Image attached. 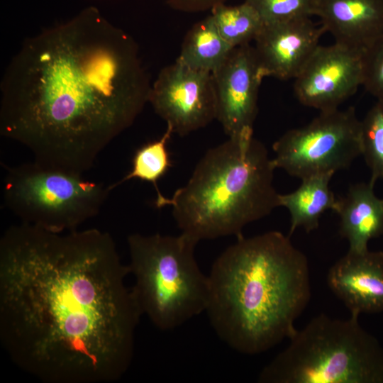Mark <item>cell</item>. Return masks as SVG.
Segmentation results:
<instances>
[{"label":"cell","instance_id":"1","mask_svg":"<svg viewBox=\"0 0 383 383\" xmlns=\"http://www.w3.org/2000/svg\"><path fill=\"white\" fill-rule=\"evenodd\" d=\"M111 235L21 223L0 240V340L45 383H112L128 370L143 315Z\"/></svg>","mask_w":383,"mask_h":383},{"label":"cell","instance_id":"2","mask_svg":"<svg viewBox=\"0 0 383 383\" xmlns=\"http://www.w3.org/2000/svg\"><path fill=\"white\" fill-rule=\"evenodd\" d=\"M152 84L134 39L95 7L25 40L1 83V135L83 174L129 128Z\"/></svg>","mask_w":383,"mask_h":383},{"label":"cell","instance_id":"3","mask_svg":"<svg viewBox=\"0 0 383 383\" xmlns=\"http://www.w3.org/2000/svg\"><path fill=\"white\" fill-rule=\"evenodd\" d=\"M208 276L205 311L211 325L245 355L267 351L294 335L311 296L306 256L277 231L238 237Z\"/></svg>","mask_w":383,"mask_h":383},{"label":"cell","instance_id":"4","mask_svg":"<svg viewBox=\"0 0 383 383\" xmlns=\"http://www.w3.org/2000/svg\"><path fill=\"white\" fill-rule=\"evenodd\" d=\"M275 169L253 135L228 138L205 153L184 186L171 198L157 197L155 204L171 206L182 233L198 242L238 238L245 226L279 206Z\"/></svg>","mask_w":383,"mask_h":383},{"label":"cell","instance_id":"5","mask_svg":"<svg viewBox=\"0 0 383 383\" xmlns=\"http://www.w3.org/2000/svg\"><path fill=\"white\" fill-rule=\"evenodd\" d=\"M260 372L261 383H383V346L359 316L321 313Z\"/></svg>","mask_w":383,"mask_h":383},{"label":"cell","instance_id":"6","mask_svg":"<svg viewBox=\"0 0 383 383\" xmlns=\"http://www.w3.org/2000/svg\"><path fill=\"white\" fill-rule=\"evenodd\" d=\"M197 243L182 233L127 238L134 296L142 314L160 330L174 329L206 310L209 281L195 258Z\"/></svg>","mask_w":383,"mask_h":383},{"label":"cell","instance_id":"7","mask_svg":"<svg viewBox=\"0 0 383 383\" xmlns=\"http://www.w3.org/2000/svg\"><path fill=\"white\" fill-rule=\"evenodd\" d=\"M110 192L109 186L83 174L33 161L6 170L3 199L21 223L62 233L97 215Z\"/></svg>","mask_w":383,"mask_h":383},{"label":"cell","instance_id":"8","mask_svg":"<svg viewBox=\"0 0 383 383\" xmlns=\"http://www.w3.org/2000/svg\"><path fill=\"white\" fill-rule=\"evenodd\" d=\"M276 168L301 179L348 169L361 155V121L354 107L321 111L273 145Z\"/></svg>","mask_w":383,"mask_h":383},{"label":"cell","instance_id":"9","mask_svg":"<svg viewBox=\"0 0 383 383\" xmlns=\"http://www.w3.org/2000/svg\"><path fill=\"white\" fill-rule=\"evenodd\" d=\"M148 102L179 135H187L216 119L212 74L177 60L161 70L152 84Z\"/></svg>","mask_w":383,"mask_h":383},{"label":"cell","instance_id":"10","mask_svg":"<svg viewBox=\"0 0 383 383\" xmlns=\"http://www.w3.org/2000/svg\"><path fill=\"white\" fill-rule=\"evenodd\" d=\"M362 52L336 43L319 45L294 79L296 98L320 112L339 109L362 86Z\"/></svg>","mask_w":383,"mask_h":383},{"label":"cell","instance_id":"11","mask_svg":"<svg viewBox=\"0 0 383 383\" xmlns=\"http://www.w3.org/2000/svg\"><path fill=\"white\" fill-rule=\"evenodd\" d=\"M216 119L231 137L253 135L260 87L265 77L253 45L234 48L212 73Z\"/></svg>","mask_w":383,"mask_h":383},{"label":"cell","instance_id":"12","mask_svg":"<svg viewBox=\"0 0 383 383\" xmlns=\"http://www.w3.org/2000/svg\"><path fill=\"white\" fill-rule=\"evenodd\" d=\"M325 32L311 18L264 24L253 45L264 76L294 79Z\"/></svg>","mask_w":383,"mask_h":383},{"label":"cell","instance_id":"13","mask_svg":"<svg viewBox=\"0 0 383 383\" xmlns=\"http://www.w3.org/2000/svg\"><path fill=\"white\" fill-rule=\"evenodd\" d=\"M327 284L350 315L383 311V252H348L329 269Z\"/></svg>","mask_w":383,"mask_h":383},{"label":"cell","instance_id":"14","mask_svg":"<svg viewBox=\"0 0 383 383\" xmlns=\"http://www.w3.org/2000/svg\"><path fill=\"white\" fill-rule=\"evenodd\" d=\"M315 16L335 43L357 50L383 35V0H316Z\"/></svg>","mask_w":383,"mask_h":383},{"label":"cell","instance_id":"15","mask_svg":"<svg viewBox=\"0 0 383 383\" xmlns=\"http://www.w3.org/2000/svg\"><path fill=\"white\" fill-rule=\"evenodd\" d=\"M374 187L370 181L356 183L338 198L333 211L339 217V234L348 242L349 251H366L370 240L383 235V199L375 194Z\"/></svg>","mask_w":383,"mask_h":383},{"label":"cell","instance_id":"16","mask_svg":"<svg viewBox=\"0 0 383 383\" xmlns=\"http://www.w3.org/2000/svg\"><path fill=\"white\" fill-rule=\"evenodd\" d=\"M333 176L325 174L302 179L296 190L279 194V206L285 207L290 214L289 235L299 228L307 233L317 229L322 214L335 210L338 198L329 187Z\"/></svg>","mask_w":383,"mask_h":383},{"label":"cell","instance_id":"17","mask_svg":"<svg viewBox=\"0 0 383 383\" xmlns=\"http://www.w3.org/2000/svg\"><path fill=\"white\" fill-rule=\"evenodd\" d=\"M233 49L220 35L209 16L187 32L177 60L192 69L212 74L223 65Z\"/></svg>","mask_w":383,"mask_h":383},{"label":"cell","instance_id":"18","mask_svg":"<svg viewBox=\"0 0 383 383\" xmlns=\"http://www.w3.org/2000/svg\"><path fill=\"white\" fill-rule=\"evenodd\" d=\"M211 10L216 28L233 48L250 44L265 24L256 11L245 1L237 6L221 4Z\"/></svg>","mask_w":383,"mask_h":383},{"label":"cell","instance_id":"19","mask_svg":"<svg viewBox=\"0 0 383 383\" xmlns=\"http://www.w3.org/2000/svg\"><path fill=\"white\" fill-rule=\"evenodd\" d=\"M172 133L171 127L167 126L160 138L140 147L134 155L130 172L118 182L109 185V189L111 191L131 179H139L151 182L157 192V197L161 196L162 194L157 187V182L172 166L167 145Z\"/></svg>","mask_w":383,"mask_h":383},{"label":"cell","instance_id":"20","mask_svg":"<svg viewBox=\"0 0 383 383\" xmlns=\"http://www.w3.org/2000/svg\"><path fill=\"white\" fill-rule=\"evenodd\" d=\"M361 155L371 172L370 182L383 179V101H377L361 121Z\"/></svg>","mask_w":383,"mask_h":383},{"label":"cell","instance_id":"21","mask_svg":"<svg viewBox=\"0 0 383 383\" xmlns=\"http://www.w3.org/2000/svg\"><path fill=\"white\" fill-rule=\"evenodd\" d=\"M265 24L315 16L316 0H244Z\"/></svg>","mask_w":383,"mask_h":383},{"label":"cell","instance_id":"22","mask_svg":"<svg viewBox=\"0 0 383 383\" xmlns=\"http://www.w3.org/2000/svg\"><path fill=\"white\" fill-rule=\"evenodd\" d=\"M362 86L383 101V35L362 50Z\"/></svg>","mask_w":383,"mask_h":383},{"label":"cell","instance_id":"23","mask_svg":"<svg viewBox=\"0 0 383 383\" xmlns=\"http://www.w3.org/2000/svg\"><path fill=\"white\" fill-rule=\"evenodd\" d=\"M174 9L195 12L212 9L215 6L224 4L226 0H166Z\"/></svg>","mask_w":383,"mask_h":383}]
</instances>
